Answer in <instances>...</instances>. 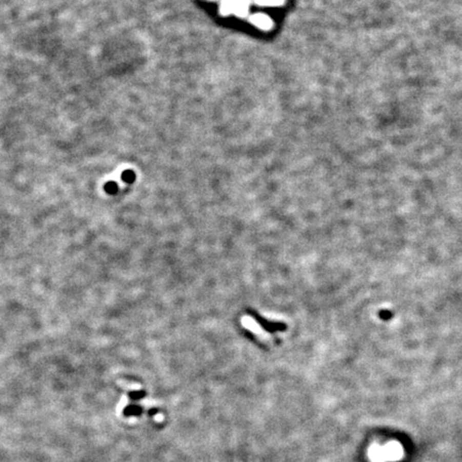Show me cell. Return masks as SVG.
Listing matches in <instances>:
<instances>
[{
	"mask_svg": "<svg viewBox=\"0 0 462 462\" xmlns=\"http://www.w3.org/2000/svg\"><path fill=\"white\" fill-rule=\"evenodd\" d=\"M248 313L260 324L261 328H264L269 333L274 334V333H276V332H283V331H285L287 329L286 324L279 323V322H271V321L267 320L266 318L261 317L258 313H256V311H254V310H249Z\"/></svg>",
	"mask_w": 462,
	"mask_h": 462,
	"instance_id": "obj_1",
	"label": "cell"
},
{
	"mask_svg": "<svg viewBox=\"0 0 462 462\" xmlns=\"http://www.w3.org/2000/svg\"><path fill=\"white\" fill-rule=\"evenodd\" d=\"M251 23H253L255 26L264 29V30H269L272 28L273 26V22L272 19L264 14H259V15H253L251 18H249Z\"/></svg>",
	"mask_w": 462,
	"mask_h": 462,
	"instance_id": "obj_2",
	"label": "cell"
},
{
	"mask_svg": "<svg viewBox=\"0 0 462 462\" xmlns=\"http://www.w3.org/2000/svg\"><path fill=\"white\" fill-rule=\"evenodd\" d=\"M104 190L109 195H115L118 192V185L115 182H107L104 186Z\"/></svg>",
	"mask_w": 462,
	"mask_h": 462,
	"instance_id": "obj_3",
	"label": "cell"
},
{
	"mask_svg": "<svg viewBox=\"0 0 462 462\" xmlns=\"http://www.w3.org/2000/svg\"><path fill=\"white\" fill-rule=\"evenodd\" d=\"M122 180L126 183H133L135 180V174L132 170H126L122 173Z\"/></svg>",
	"mask_w": 462,
	"mask_h": 462,
	"instance_id": "obj_4",
	"label": "cell"
}]
</instances>
